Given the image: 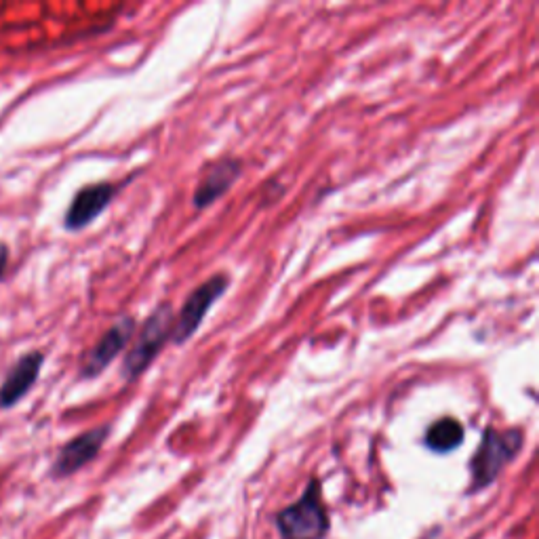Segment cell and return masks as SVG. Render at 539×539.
Masks as SVG:
<instances>
[{
	"instance_id": "1",
	"label": "cell",
	"mask_w": 539,
	"mask_h": 539,
	"mask_svg": "<svg viewBox=\"0 0 539 539\" xmlns=\"http://www.w3.org/2000/svg\"><path fill=\"white\" fill-rule=\"evenodd\" d=\"M523 447L521 430H495L487 428L476 455L470 462L472 489L478 491L491 485Z\"/></svg>"
},
{
	"instance_id": "2",
	"label": "cell",
	"mask_w": 539,
	"mask_h": 539,
	"mask_svg": "<svg viewBox=\"0 0 539 539\" xmlns=\"http://www.w3.org/2000/svg\"><path fill=\"white\" fill-rule=\"evenodd\" d=\"M173 321H175V314L169 304H161L148 316V321L144 323L142 329H139L135 337L133 348L125 356V363H123L125 379L131 382V379H137L150 367V363L158 356V352H161L171 339Z\"/></svg>"
},
{
	"instance_id": "3",
	"label": "cell",
	"mask_w": 539,
	"mask_h": 539,
	"mask_svg": "<svg viewBox=\"0 0 539 539\" xmlns=\"http://www.w3.org/2000/svg\"><path fill=\"white\" fill-rule=\"evenodd\" d=\"M276 525L285 539H323L329 529V516L316 481L308 485L304 497L278 512Z\"/></svg>"
},
{
	"instance_id": "4",
	"label": "cell",
	"mask_w": 539,
	"mask_h": 539,
	"mask_svg": "<svg viewBox=\"0 0 539 539\" xmlns=\"http://www.w3.org/2000/svg\"><path fill=\"white\" fill-rule=\"evenodd\" d=\"M230 287L228 274H215L203 285H198L190 297L186 299V304L175 316L173 329H171V342L173 344H184L198 331V327L203 325L205 316L213 308V304L222 297Z\"/></svg>"
},
{
	"instance_id": "5",
	"label": "cell",
	"mask_w": 539,
	"mask_h": 539,
	"mask_svg": "<svg viewBox=\"0 0 539 539\" xmlns=\"http://www.w3.org/2000/svg\"><path fill=\"white\" fill-rule=\"evenodd\" d=\"M135 333V321L129 316L116 321L99 342L87 352L81 363V375L83 377H97L106 367L114 361V358L121 354Z\"/></svg>"
},
{
	"instance_id": "6",
	"label": "cell",
	"mask_w": 539,
	"mask_h": 539,
	"mask_svg": "<svg viewBox=\"0 0 539 539\" xmlns=\"http://www.w3.org/2000/svg\"><path fill=\"white\" fill-rule=\"evenodd\" d=\"M108 434H110V426H99L72 438V441L59 451L53 464V476H70L81 470L83 466H87L89 462H93L99 449L104 447Z\"/></svg>"
},
{
	"instance_id": "7",
	"label": "cell",
	"mask_w": 539,
	"mask_h": 539,
	"mask_svg": "<svg viewBox=\"0 0 539 539\" xmlns=\"http://www.w3.org/2000/svg\"><path fill=\"white\" fill-rule=\"evenodd\" d=\"M241 173L243 165L241 161H236V158H222V161L209 165L194 190L192 196L194 207L207 209L209 205H213L217 198H222L232 188V184L241 177Z\"/></svg>"
},
{
	"instance_id": "8",
	"label": "cell",
	"mask_w": 539,
	"mask_h": 539,
	"mask_svg": "<svg viewBox=\"0 0 539 539\" xmlns=\"http://www.w3.org/2000/svg\"><path fill=\"white\" fill-rule=\"evenodd\" d=\"M43 363V352H30L19 358L17 365L5 377V382L0 384V411L15 407L32 390L38 375H41Z\"/></svg>"
},
{
	"instance_id": "9",
	"label": "cell",
	"mask_w": 539,
	"mask_h": 539,
	"mask_svg": "<svg viewBox=\"0 0 539 539\" xmlns=\"http://www.w3.org/2000/svg\"><path fill=\"white\" fill-rule=\"evenodd\" d=\"M118 188L114 184H93L83 188L74 196L70 209L66 211L64 224L68 230H83L102 213L116 196Z\"/></svg>"
},
{
	"instance_id": "10",
	"label": "cell",
	"mask_w": 539,
	"mask_h": 539,
	"mask_svg": "<svg viewBox=\"0 0 539 539\" xmlns=\"http://www.w3.org/2000/svg\"><path fill=\"white\" fill-rule=\"evenodd\" d=\"M466 430L455 417H443L426 432V447L434 453H451L464 443Z\"/></svg>"
},
{
	"instance_id": "11",
	"label": "cell",
	"mask_w": 539,
	"mask_h": 539,
	"mask_svg": "<svg viewBox=\"0 0 539 539\" xmlns=\"http://www.w3.org/2000/svg\"><path fill=\"white\" fill-rule=\"evenodd\" d=\"M7 259H9L7 249H5V247H0V281H3L5 270H7Z\"/></svg>"
}]
</instances>
